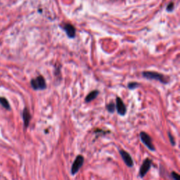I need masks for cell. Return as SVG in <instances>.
Segmentation results:
<instances>
[{
	"label": "cell",
	"mask_w": 180,
	"mask_h": 180,
	"mask_svg": "<svg viewBox=\"0 0 180 180\" xmlns=\"http://www.w3.org/2000/svg\"><path fill=\"white\" fill-rule=\"evenodd\" d=\"M142 75H143V77L146 79L159 81L160 82L165 84H168L169 80H170V79L165 76V75L161 74V73H156V72L144 71L142 73Z\"/></svg>",
	"instance_id": "obj_1"
},
{
	"label": "cell",
	"mask_w": 180,
	"mask_h": 180,
	"mask_svg": "<svg viewBox=\"0 0 180 180\" xmlns=\"http://www.w3.org/2000/svg\"><path fill=\"white\" fill-rule=\"evenodd\" d=\"M30 84L34 90H44L46 88V81L42 75H39L36 78L32 79Z\"/></svg>",
	"instance_id": "obj_2"
},
{
	"label": "cell",
	"mask_w": 180,
	"mask_h": 180,
	"mask_svg": "<svg viewBox=\"0 0 180 180\" xmlns=\"http://www.w3.org/2000/svg\"><path fill=\"white\" fill-rule=\"evenodd\" d=\"M84 158L82 155H78V156H77L71 166L72 175H75V174H76L77 172H79V170H80V168L84 164Z\"/></svg>",
	"instance_id": "obj_3"
},
{
	"label": "cell",
	"mask_w": 180,
	"mask_h": 180,
	"mask_svg": "<svg viewBox=\"0 0 180 180\" xmlns=\"http://www.w3.org/2000/svg\"><path fill=\"white\" fill-rule=\"evenodd\" d=\"M139 136L142 143H143L149 150L152 151H155V146H154V144H153L152 139H151V136H149L147 133H146L145 132H141L139 133Z\"/></svg>",
	"instance_id": "obj_4"
},
{
	"label": "cell",
	"mask_w": 180,
	"mask_h": 180,
	"mask_svg": "<svg viewBox=\"0 0 180 180\" xmlns=\"http://www.w3.org/2000/svg\"><path fill=\"white\" fill-rule=\"evenodd\" d=\"M151 165H152V161L150 158H147L142 163L141 167L139 169V177L143 178L146 174L147 172H149L151 169Z\"/></svg>",
	"instance_id": "obj_5"
},
{
	"label": "cell",
	"mask_w": 180,
	"mask_h": 180,
	"mask_svg": "<svg viewBox=\"0 0 180 180\" xmlns=\"http://www.w3.org/2000/svg\"><path fill=\"white\" fill-rule=\"evenodd\" d=\"M120 155L121 156L122 161H124V163H125V165L129 167H132L134 166V162H133V159L132 156H130V154L129 153H127V151H125L123 149L119 151Z\"/></svg>",
	"instance_id": "obj_6"
},
{
	"label": "cell",
	"mask_w": 180,
	"mask_h": 180,
	"mask_svg": "<svg viewBox=\"0 0 180 180\" xmlns=\"http://www.w3.org/2000/svg\"><path fill=\"white\" fill-rule=\"evenodd\" d=\"M116 110L118 114L121 116H125L126 113H127V108H126V106L125 105V104H124L122 99L118 96L116 98Z\"/></svg>",
	"instance_id": "obj_7"
},
{
	"label": "cell",
	"mask_w": 180,
	"mask_h": 180,
	"mask_svg": "<svg viewBox=\"0 0 180 180\" xmlns=\"http://www.w3.org/2000/svg\"><path fill=\"white\" fill-rule=\"evenodd\" d=\"M23 122H24V126L26 128L28 127L30 124V121L31 120V115H30L29 110L27 108H25L23 112Z\"/></svg>",
	"instance_id": "obj_8"
},
{
	"label": "cell",
	"mask_w": 180,
	"mask_h": 180,
	"mask_svg": "<svg viewBox=\"0 0 180 180\" xmlns=\"http://www.w3.org/2000/svg\"><path fill=\"white\" fill-rule=\"evenodd\" d=\"M64 30L70 38H73L75 36V28L71 24H66L64 27Z\"/></svg>",
	"instance_id": "obj_9"
},
{
	"label": "cell",
	"mask_w": 180,
	"mask_h": 180,
	"mask_svg": "<svg viewBox=\"0 0 180 180\" xmlns=\"http://www.w3.org/2000/svg\"><path fill=\"white\" fill-rule=\"evenodd\" d=\"M99 94V90H93L91 92H89L87 94V96L85 98V102L86 103H89V102L92 101L98 96Z\"/></svg>",
	"instance_id": "obj_10"
},
{
	"label": "cell",
	"mask_w": 180,
	"mask_h": 180,
	"mask_svg": "<svg viewBox=\"0 0 180 180\" xmlns=\"http://www.w3.org/2000/svg\"><path fill=\"white\" fill-rule=\"evenodd\" d=\"M106 110L110 113H113L116 111V104L113 102H110L106 105Z\"/></svg>",
	"instance_id": "obj_11"
},
{
	"label": "cell",
	"mask_w": 180,
	"mask_h": 180,
	"mask_svg": "<svg viewBox=\"0 0 180 180\" xmlns=\"http://www.w3.org/2000/svg\"><path fill=\"white\" fill-rule=\"evenodd\" d=\"M0 104H1V105L4 108H5L7 110L10 109L9 104L8 101H7L5 98L0 97Z\"/></svg>",
	"instance_id": "obj_12"
},
{
	"label": "cell",
	"mask_w": 180,
	"mask_h": 180,
	"mask_svg": "<svg viewBox=\"0 0 180 180\" xmlns=\"http://www.w3.org/2000/svg\"><path fill=\"white\" fill-rule=\"evenodd\" d=\"M139 86H140V84L138 83V82H129V83H128V84H127V87H128V89L130 90L136 89V88H138Z\"/></svg>",
	"instance_id": "obj_13"
},
{
	"label": "cell",
	"mask_w": 180,
	"mask_h": 180,
	"mask_svg": "<svg viewBox=\"0 0 180 180\" xmlns=\"http://www.w3.org/2000/svg\"><path fill=\"white\" fill-rule=\"evenodd\" d=\"M167 134H168V137H169V140H170V142L171 144V145L172 146H175L176 144V142H175V140H174V136H172V134L170 132H168V133H167Z\"/></svg>",
	"instance_id": "obj_14"
},
{
	"label": "cell",
	"mask_w": 180,
	"mask_h": 180,
	"mask_svg": "<svg viewBox=\"0 0 180 180\" xmlns=\"http://www.w3.org/2000/svg\"><path fill=\"white\" fill-rule=\"evenodd\" d=\"M171 178H172V180H180L179 174L176 172H174V171L171 172Z\"/></svg>",
	"instance_id": "obj_15"
},
{
	"label": "cell",
	"mask_w": 180,
	"mask_h": 180,
	"mask_svg": "<svg viewBox=\"0 0 180 180\" xmlns=\"http://www.w3.org/2000/svg\"><path fill=\"white\" fill-rule=\"evenodd\" d=\"M173 9H174V4L172 2H171L170 4L167 6V11H172L173 10Z\"/></svg>",
	"instance_id": "obj_16"
}]
</instances>
